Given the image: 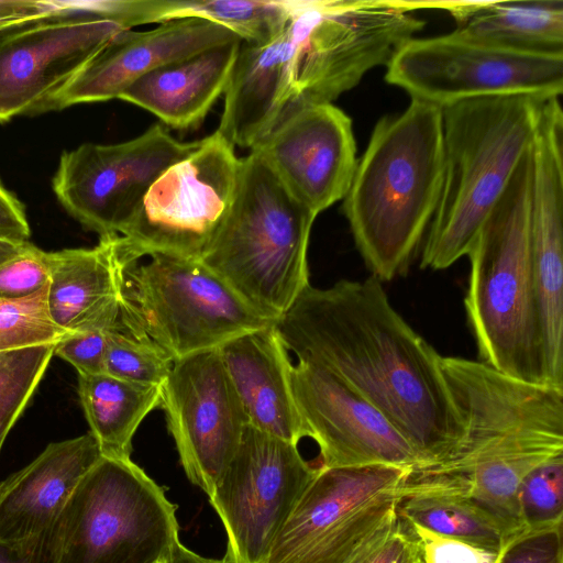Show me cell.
Returning <instances> with one entry per match:
<instances>
[{"label": "cell", "instance_id": "obj_28", "mask_svg": "<svg viewBox=\"0 0 563 563\" xmlns=\"http://www.w3.org/2000/svg\"><path fill=\"white\" fill-rule=\"evenodd\" d=\"M294 0H154L153 23L198 18L220 24L243 43L265 44L286 26Z\"/></svg>", "mask_w": 563, "mask_h": 563}, {"label": "cell", "instance_id": "obj_1", "mask_svg": "<svg viewBox=\"0 0 563 563\" xmlns=\"http://www.w3.org/2000/svg\"><path fill=\"white\" fill-rule=\"evenodd\" d=\"M274 325L298 362L330 372L372 404L417 451L420 465L461 438L441 355L394 309L373 275L328 288L309 285Z\"/></svg>", "mask_w": 563, "mask_h": 563}, {"label": "cell", "instance_id": "obj_6", "mask_svg": "<svg viewBox=\"0 0 563 563\" xmlns=\"http://www.w3.org/2000/svg\"><path fill=\"white\" fill-rule=\"evenodd\" d=\"M241 159L233 203L199 261L275 322L310 285L308 245L317 217L258 154Z\"/></svg>", "mask_w": 563, "mask_h": 563}, {"label": "cell", "instance_id": "obj_15", "mask_svg": "<svg viewBox=\"0 0 563 563\" xmlns=\"http://www.w3.org/2000/svg\"><path fill=\"white\" fill-rule=\"evenodd\" d=\"M125 30L80 11L0 20V123L52 111L75 76Z\"/></svg>", "mask_w": 563, "mask_h": 563}, {"label": "cell", "instance_id": "obj_26", "mask_svg": "<svg viewBox=\"0 0 563 563\" xmlns=\"http://www.w3.org/2000/svg\"><path fill=\"white\" fill-rule=\"evenodd\" d=\"M78 396L90 432L108 457H131L136 430L161 405V387L130 383L106 373L78 375Z\"/></svg>", "mask_w": 563, "mask_h": 563}, {"label": "cell", "instance_id": "obj_12", "mask_svg": "<svg viewBox=\"0 0 563 563\" xmlns=\"http://www.w3.org/2000/svg\"><path fill=\"white\" fill-rule=\"evenodd\" d=\"M242 159L217 130L151 186L121 234L128 254L200 260L223 223L236 194Z\"/></svg>", "mask_w": 563, "mask_h": 563}, {"label": "cell", "instance_id": "obj_24", "mask_svg": "<svg viewBox=\"0 0 563 563\" xmlns=\"http://www.w3.org/2000/svg\"><path fill=\"white\" fill-rule=\"evenodd\" d=\"M241 42L234 38L163 65L134 81L119 99L152 112L169 128L197 129L224 93Z\"/></svg>", "mask_w": 563, "mask_h": 563}, {"label": "cell", "instance_id": "obj_32", "mask_svg": "<svg viewBox=\"0 0 563 563\" xmlns=\"http://www.w3.org/2000/svg\"><path fill=\"white\" fill-rule=\"evenodd\" d=\"M518 499L526 530L562 525L563 454L528 473L520 484Z\"/></svg>", "mask_w": 563, "mask_h": 563}, {"label": "cell", "instance_id": "obj_31", "mask_svg": "<svg viewBox=\"0 0 563 563\" xmlns=\"http://www.w3.org/2000/svg\"><path fill=\"white\" fill-rule=\"evenodd\" d=\"M47 290L48 284L25 298L0 299V353L37 345H56L69 334L51 319Z\"/></svg>", "mask_w": 563, "mask_h": 563}, {"label": "cell", "instance_id": "obj_35", "mask_svg": "<svg viewBox=\"0 0 563 563\" xmlns=\"http://www.w3.org/2000/svg\"><path fill=\"white\" fill-rule=\"evenodd\" d=\"M418 545L406 521L396 515L346 563H417Z\"/></svg>", "mask_w": 563, "mask_h": 563}, {"label": "cell", "instance_id": "obj_20", "mask_svg": "<svg viewBox=\"0 0 563 563\" xmlns=\"http://www.w3.org/2000/svg\"><path fill=\"white\" fill-rule=\"evenodd\" d=\"M234 38L239 37L227 27L198 18L168 21L148 31H122L56 97L52 111L119 99L147 73Z\"/></svg>", "mask_w": 563, "mask_h": 563}, {"label": "cell", "instance_id": "obj_5", "mask_svg": "<svg viewBox=\"0 0 563 563\" xmlns=\"http://www.w3.org/2000/svg\"><path fill=\"white\" fill-rule=\"evenodd\" d=\"M530 180L531 147L467 254L464 306L479 362L517 379L549 385L531 263Z\"/></svg>", "mask_w": 563, "mask_h": 563}, {"label": "cell", "instance_id": "obj_21", "mask_svg": "<svg viewBox=\"0 0 563 563\" xmlns=\"http://www.w3.org/2000/svg\"><path fill=\"white\" fill-rule=\"evenodd\" d=\"M91 432L49 443L0 484V542L33 537L53 526L84 476L102 457Z\"/></svg>", "mask_w": 563, "mask_h": 563}, {"label": "cell", "instance_id": "obj_14", "mask_svg": "<svg viewBox=\"0 0 563 563\" xmlns=\"http://www.w3.org/2000/svg\"><path fill=\"white\" fill-rule=\"evenodd\" d=\"M320 466L298 444L251 426L209 501L228 537L225 563H264L267 553Z\"/></svg>", "mask_w": 563, "mask_h": 563}, {"label": "cell", "instance_id": "obj_25", "mask_svg": "<svg viewBox=\"0 0 563 563\" xmlns=\"http://www.w3.org/2000/svg\"><path fill=\"white\" fill-rule=\"evenodd\" d=\"M448 11L459 34L501 48L563 54V1H410Z\"/></svg>", "mask_w": 563, "mask_h": 563}, {"label": "cell", "instance_id": "obj_34", "mask_svg": "<svg viewBox=\"0 0 563 563\" xmlns=\"http://www.w3.org/2000/svg\"><path fill=\"white\" fill-rule=\"evenodd\" d=\"M404 520L417 542L421 563H496L497 561L499 552L443 536L416 522Z\"/></svg>", "mask_w": 563, "mask_h": 563}, {"label": "cell", "instance_id": "obj_29", "mask_svg": "<svg viewBox=\"0 0 563 563\" xmlns=\"http://www.w3.org/2000/svg\"><path fill=\"white\" fill-rule=\"evenodd\" d=\"M54 347L47 344L0 353V451L42 380Z\"/></svg>", "mask_w": 563, "mask_h": 563}, {"label": "cell", "instance_id": "obj_13", "mask_svg": "<svg viewBox=\"0 0 563 563\" xmlns=\"http://www.w3.org/2000/svg\"><path fill=\"white\" fill-rule=\"evenodd\" d=\"M200 143L176 140L162 123L125 142L84 143L60 155L53 190L87 230L99 236L121 235L156 179Z\"/></svg>", "mask_w": 563, "mask_h": 563}, {"label": "cell", "instance_id": "obj_36", "mask_svg": "<svg viewBox=\"0 0 563 563\" xmlns=\"http://www.w3.org/2000/svg\"><path fill=\"white\" fill-rule=\"evenodd\" d=\"M496 563H563L562 525L525 530L505 543Z\"/></svg>", "mask_w": 563, "mask_h": 563}, {"label": "cell", "instance_id": "obj_16", "mask_svg": "<svg viewBox=\"0 0 563 563\" xmlns=\"http://www.w3.org/2000/svg\"><path fill=\"white\" fill-rule=\"evenodd\" d=\"M159 407L186 476L210 497L249 426L218 349L175 360Z\"/></svg>", "mask_w": 563, "mask_h": 563}, {"label": "cell", "instance_id": "obj_30", "mask_svg": "<svg viewBox=\"0 0 563 563\" xmlns=\"http://www.w3.org/2000/svg\"><path fill=\"white\" fill-rule=\"evenodd\" d=\"M174 360L146 336L122 327L107 332L104 373L145 386L161 387Z\"/></svg>", "mask_w": 563, "mask_h": 563}, {"label": "cell", "instance_id": "obj_4", "mask_svg": "<svg viewBox=\"0 0 563 563\" xmlns=\"http://www.w3.org/2000/svg\"><path fill=\"white\" fill-rule=\"evenodd\" d=\"M545 100L530 95L486 96L442 109L444 179L424 235L422 268L444 269L467 256L531 147Z\"/></svg>", "mask_w": 563, "mask_h": 563}, {"label": "cell", "instance_id": "obj_8", "mask_svg": "<svg viewBox=\"0 0 563 563\" xmlns=\"http://www.w3.org/2000/svg\"><path fill=\"white\" fill-rule=\"evenodd\" d=\"M120 322L174 361L218 349L241 333L274 323L199 260L153 254L141 263L131 261L124 247Z\"/></svg>", "mask_w": 563, "mask_h": 563}, {"label": "cell", "instance_id": "obj_2", "mask_svg": "<svg viewBox=\"0 0 563 563\" xmlns=\"http://www.w3.org/2000/svg\"><path fill=\"white\" fill-rule=\"evenodd\" d=\"M441 368L462 434L445 455L413 467L407 481L465 497L507 542L526 530L518 499L522 479L563 454V388L456 356H441Z\"/></svg>", "mask_w": 563, "mask_h": 563}, {"label": "cell", "instance_id": "obj_39", "mask_svg": "<svg viewBox=\"0 0 563 563\" xmlns=\"http://www.w3.org/2000/svg\"><path fill=\"white\" fill-rule=\"evenodd\" d=\"M30 235L25 207L0 180V239L26 242Z\"/></svg>", "mask_w": 563, "mask_h": 563}, {"label": "cell", "instance_id": "obj_27", "mask_svg": "<svg viewBox=\"0 0 563 563\" xmlns=\"http://www.w3.org/2000/svg\"><path fill=\"white\" fill-rule=\"evenodd\" d=\"M397 515L437 533L490 551L499 552L506 543L498 526L456 493L405 482Z\"/></svg>", "mask_w": 563, "mask_h": 563}, {"label": "cell", "instance_id": "obj_33", "mask_svg": "<svg viewBox=\"0 0 563 563\" xmlns=\"http://www.w3.org/2000/svg\"><path fill=\"white\" fill-rule=\"evenodd\" d=\"M48 283L47 252L30 242L21 253L0 264V299L29 297Z\"/></svg>", "mask_w": 563, "mask_h": 563}, {"label": "cell", "instance_id": "obj_3", "mask_svg": "<svg viewBox=\"0 0 563 563\" xmlns=\"http://www.w3.org/2000/svg\"><path fill=\"white\" fill-rule=\"evenodd\" d=\"M444 179L442 109L411 99L373 129L343 212L355 245L380 282L402 275L437 211Z\"/></svg>", "mask_w": 563, "mask_h": 563}, {"label": "cell", "instance_id": "obj_40", "mask_svg": "<svg viewBox=\"0 0 563 563\" xmlns=\"http://www.w3.org/2000/svg\"><path fill=\"white\" fill-rule=\"evenodd\" d=\"M166 563H225L223 559H210L186 548L180 540H178L166 561Z\"/></svg>", "mask_w": 563, "mask_h": 563}, {"label": "cell", "instance_id": "obj_22", "mask_svg": "<svg viewBox=\"0 0 563 563\" xmlns=\"http://www.w3.org/2000/svg\"><path fill=\"white\" fill-rule=\"evenodd\" d=\"M247 424L298 444L306 432L291 390L294 364L274 323L218 347Z\"/></svg>", "mask_w": 563, "mask_h": 563}, {"label": "cell", "instance_id": "obj_17", "mask_svg": "<svg viewBox=\"0 0 563 563\" xmlns=\"http://www.w3.org/2000/svg\"><path fill=\"white\" fill-rule=\"evenodd\" d=\"M291 390L306 432L319 448L320 467L387 464L413 468L421 457L364 397L330 372L298 362Z\"/></svg>", "mask_w": 563, "mask_h": 563}, {"label": "cell", "instance_id": "obj_9", "mask_svg": "<svg viewBox=\"0 0 563 563\" xmlns=\"http://www.w3.org/2000/svg\"><path fill=\"white\" fill-rule=\"evenodd\" d=\"M176 505L131 457L102 456L58 518V563H162L179 540Z\"/></svg>", "mask_w": 563, "mask_h": 563}, {"label": "cell", "instance_id": "obj_18", "mask_svg": "<svg viewBox=\"0 0 563 563\" xmlns=\"http://www.w3.org/2000/svg\"><path fill=\"white\" fill-rule=\"evenodd\" d=\"M251 151L316 217L344 199L357 165L352 120L333 103L294 111Z\"/></svg>", "mask_w": 563, "mask_h": 563}, {"label": "cell", "instance_id": "obj_19", "mask_svg": "<svg viewBox=\"0 0 563 563\" xmlns=\"http://www.w3.org/2000/svg\"><path fill=\"white\" fill-rule=\"evenodd\" d=\"M529 234L548 380L563 388V142L554 135L531 148Z\"/></svg>", "mask_w": 563, "mask_h": 563}, {"label": "cell", "instance_id": "obj_38", "mask_svg": "<svg viewBox=\"0 0 563 563\" xmlns=\"http://www.w3.org/2000/svg\"><path fill=\"white\" fill-rule=\"evenodd\" d=\"M0 563H58V520L33 537L0 542Z\"/></svg>", "mask_w": 563, "mask_h": 563}, {"label": "cell", "instance_id": "obj_37", "mask_svg": "<svg viewBox=\"0 0 563 563\" xmlns=\"http://www.w3.org/2000/svg\"><path fill=\"white\" fill-rule=\"evenodd\" d=\"M107 332L69 333L55 345L54 355L73 365L78 375L104 373Z\"/></svg>", "mask_w": 563, "mask_h": 563}, {"label": "cell", "instance_id": "obj_7", "mask_svg": "<svg viewBox=\"0 0 563 563\" xmlns=\"http://www.w3.org/2000/svg\"><path fill=\"white\" fill-rule=\"evenodd\" d=\"M288 26L285 118L353 89L371 69L386 66L424 22L405 1L294 0Z\"/></svg>", "mask_w": 563, "mask_h": 563}, {"label": "cell", "instance_id": "obj_41", "mask_svg": "<svg viewBox=\"0 0 563 563\" xmlns=\"http://www.w3.org/2000/svg\"><path fill=\"white\" fill-rule=\"evenodd\" d=\"M26 242H18L11 240L0 239V264L11 260L19 253H21L26 246Z\"/></svg>", "mask_w": 563, "mask_h": 563}, {"label": "cell", "instance_id": "obj_42", "mask_svg": "<svg viewBox=\"0 0 563 563\" xmlns=\"http://www.w3.org/2000/svg\"><path fill=\"white\" fill-rule=\"evenodd\" d=\"M417 563H421V561L419 560Z\"/></svg>", "mask_w": 563, "mask_h": 563}, {"label": "cell", "instance_id": "obj_23", "mask_svg": "<svg viewBox=\"0 0 563 563\" xmlns=\"http://www.w3.org/2000/svg\"><path fill=\"white\" fill-rule=\"evenodd\" d=\"M122 262L120 234L100 236L90 249L47 252V309L54 323L66 333L120 329Z\"/></svg>", "mask_w": 563, "mask_h": 563}, {"label": "cell", "instance_id": "obj_43", "mask_svg": "<svg viewBox=\"0 0 563 563\" xmlns=\"http://www.w3.org/2000/svg\"><path fill=\"white\" fill-rule=\"evenodd\" d=\"M162 563H166V561H165V562H162Z\"/></svg>", "mask_w": 563, "mask_h": 563}, {"label": "cell", "instance_id": "obj_10", "mask_svg": "<svg viewBox=\"0 0 563 563\" xmlns=\"http://www.w3.org/2000/svg\"><path fill=\"white\" fill-rule=\"evenodd\" d=\"M411 470L387 464L320 467L264 563H346L396 517Z\"/></svg>", "mask_w": 563, "mask_h": 563}, {"label": "cell", "instance_id": "obj_11", "mask_svg": "<svg viewBox=\"0 0 563 563\" xmlns=\"http://www.w3.org/2000/svg\"><path fill=\"white\" fill-rule=\"evenodd\" d=\"M385 80L411 99L443 109L500 95L550 99L563 91V54L497 47L453 31L404 43L386 65Z\"/></svg>", "mask_w": 563, "mask_h": 563}]
</instances>
